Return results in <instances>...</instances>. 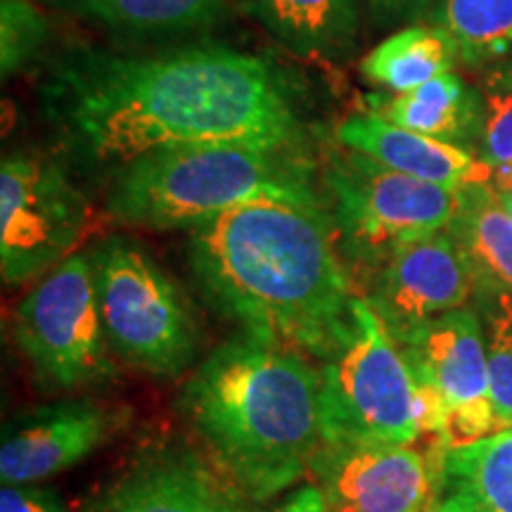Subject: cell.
Segmentation results:
<instances>
[{
	"label": "cell",
	"instance_id": "obj_1",
	"mask_svg": "<svg viewBox=\"0 0 512 512\" xmlns=\"http://www.w3.org/2000/svg\"><path fill=\"white\" fill-rule=\"evenodd\" d=\"M43 110L76 159L114 169L176 145L304 143L278 67L226 46L157 57L67 53L43 86Z\"/></svg>",
	"mask_w": 512,
	"mask_h": 512
},
{
	"label": "cell",
	"instance_id": "obj_2",
	"mask_svg": "<svg viewBox=\"0 0 512 512\" xmlns=\"http://www.w3.org/2000/svg\"><path fill=\"white\" fill-rule=\"evenodd\" d=\"M188 259L209 304L328 361L356 325V299L328 204L252 202L190 230Z\"/></svg>",
	"mask_w": 512,
	"mask_h": 512
},
{
	"label": "cell",
	"instance_id": "obj_3",
	"mask_svg": "<svg viewBox=\"0 0 512 512\" xmlns=\"http://www.w3.org/2000/svg\"><path fill=\"white\" fill-rule=\"evenodd\" d=\"M207 458L252 503L311 472L320 434V368L292 344L240 330L192 370L178 396Z\"/></svg>",
	"mask_w": 512,
	"mask_h": 512
},
{
	"label": "cell",
	"instance_id": "obj_4",
	"mask_svg": "<svg viewBox=\"0 0 512 512\" xmlns=\"http://www.w3.org/2000/svg\"><path fill=\"white\" fill-rule=\"evenodd\" d=\"M328 204L304 143L176 145L114 169L107 211L128 226L197 228L252 202Z\"/></svg>",
	"mask_w": 512,
	"mask_h": 512
},
{
	"label": "cell",
	"instance_id": "obj_5",
	"mask_svg": "<svg viewBox=\"0 0 512 512\" xmlns=\"http://www.w3.org/2000/svg\"><path fill=\"white\" fill-rule=\"evenodd\" d=\"M95 292L110 349L157 377L188 373L197 325L174 280L136 242L112 235L91 252Z\"/></svg>",
	"mask_w": 512,
	"mask_h": 512
},
{
	"label": "cell",
	"instance_id": "obj_6",
	"mask_svg": "<svg viewBox=\"0 0 512 512\" xmlns=\"http://www.w3.org/2000/svg\"><path fill=\"white\" fill-rule=\"evenodd\" d=\"M323 444H399L420 439L415 380L399 344L366 297L344 347L320 366Z\"/></svg>",
	"mask_w": 512,
	"mask_h": 512
},
{
	"label": "cell",
	"instance_id": "obj_7",
	"mask_svg": "<svg viewBox=\"0 0 512 512\" xmlns=\"http://www.w3.org/2000/svg\"><path fill=\"white\" fill-rule=\"evenodd\" d=\"M344 259L380 268L401 242L451 226L458 190L387 169L339 145L320 174Z\"/></svg>",
	"mask_w": 512,
	"mask_h": 512
},
{
	"label": "cell",
	"instance_id": "obj_8",
	"mask_svg": "<svg viewBox=\"0 0 512 512\" xmlns=\"http://www.w3.org/2000/svg\"><path fill=\"white\" fill-rule=\"evenodd\" d=\"M15 342L50 392H76L114 375L91 254L76 252L17 304Z\"/></svg>",
	"mask_w": 512,
	"mask_h": 512
},
{
	"label": "cell",
	"instance_id": "obj_9",
	"mask_svg": "<svg viewBox=\"0 0 512 512\" xmlns=\"http://www.w3.org/2000/svg\"><path fill=\"white\" fill-rule=\"evenodd\" d=\"M91 204L46 157L12 155L0 164V273L24 285L74 256L91 230Z\"/></svg>",
	"mask_w": 512,
	"mask_h": 512
},
{
	"label": "cell",
	"instance_id": "obj_10",
	"mask_svg": "<svg viewBox=\"0 0 512 512\" xmlns=\"http://www.w3.org/2000/svg\"><path fill=\"white\" fill-rule=\"evenodd\" d=\"M413 380L434 389L446 403L444 448L470 444L496 432L489 358L479 311L456 309L392 335Z\"/></svg>",
	"mask_w": 512,
	"mask_h": 512
},
{
	"label": "cell",
	"instance_id": "obj_11",
	"mask_svg": "<svg viewBox=\"0 0 512 512\" xmlns=\"http://www.w3.org/2000/svg\"><path fill=\"white\" fill-rule=\"evenodd\" d=\"M475 294L470 266L446 228L401 242L377 268L366 299L389 335H401L425 320L465 309Z\"/></svg>",
	"mask_w": 512,
	"mask_h": 512
},
{
	"label": "cell",
	"instance_id": "obj_12",
	"mask_svg": "<svg viewBox=\"0 0 512 512\" xmlns=\"http://www.w3.org/2000/svg\"><path fill=\"white\" fill-rule=\"evenodd\" d=\"M91 512H256L219 467L188 446H152L93 498Z\"/></svg>",
	"mask_w": 512,
	"mask_h": 512
},
{
	"label": "cell",
	"instance_id": "obj_13",
	"mask_svg": "<svg viewBox=\"0 0 512 512\" xmlns=\"http://www.w3.org/2000/svg\"><path fill=\"white\" fill-rule=\"evenodd\" d=\"M311 475L330 512H422L432 467L411 446L320 444Z\"/></svg>",
	"mask_w": 512,
	"mask_h": 512
},
{
	"label": "cell",
	"instance_id": "obj_14",
	"mask_svg": "<svg viewBox=\"0 0 512 512\" xmlns=\"http://www.w3.org/2000/svg\"><path fill=\"white\" fill-rule=\"evenodd\" d=\"M119 415L91 399H62L5 422L0 479L31 484L88 458L117 427Z\"/></svg>",
	"mask_w": 512,
	"mask_h": 512
},
{
	"label": "cell",
	"instance_id": "obj_15",
	"mask_svg": "<svg viewBox=\"0 0 512 512\" xmlns=\"http://www.w3.org/2000/svg\"><path fill=\"white\" fill-rule=\"evenodd\" d=\"M337 145L361 152L399 174L460 190L491 183L494 171L460 145L422 136L380 117L377 112L347 117L335 131Z\"/></svg>",
	"mask_w": 512,
	"mask_h": 512
},
{
	"label": "cell",
	"instance_id": "obj_16",
	"mask_svg": "<svg viewBox=\"0 0 512 512\" xmlns=\"http://www.w3.org/2000/svg\"><path fill=\"white\" fill-rule=\"evenodd\" d=\"M432 479L437 512H512V427L439 448Z\"/></svg>",
	"mask_w": 512,
	"mask_h": 512
},
{
	"label": "cell",
	"instance_id": "obj_17",
	"mask_svg": "<svg viewBox=\"0 0 512 512\" xmlns=\"http://www.w3.org/2000/svg\"><path fill=\"white\" fill-rule=\"evenodd\" d=\"M245 10L294 55L342 60L356 46V0H242Z\"/></svg>",
	"mask_w": 512,
	"mask_h": 512
},
{
	"label": "cell",
	"instance_id": "obj_18",
	"mask_svg": "<svg viewBox=\"0 0 512 512\" xmlns=\"http://www.w3.org/2000/svg\"><path fill=\"white\" fill-rule=\"evenodd\" d=\"M448 233L458 242L477 294H512V219L491 183L458 190V209Z\"/></svg>",
	"mask_w": 512,
	"mask_h": 512
},
{
	"label": "cell",
	"instance_id": "obj_19",
	"mask_svg": "<svg viewBox=\"0 0 512 512\" xmlns=\"http://www.w3.org/2000/svg\"><path fill=\"white\" fill-rule=\"evenodd\" d=\"M375 112L408 131L458 145L482 121V100L467 91L456 74L446 72L413 91L380 102Z\"/></svg>",
	"mask_w": 512,
	"mask_h": 512
},
{
	"label": "cell",
	"instance_id": "obj_20",
	"mask_svg": "<svg viewBox=\"0 0 512 512\" xmlns=\"http://www.w3.org/2000/svg\"><path fill=\"white\" fill-rule=\"evenodd\" d=\"M460 60L453 38L439 27H406L384 38L361 62V74L396 95L451 72Z\"/></svg>",
	"mask_w": 512,
	"mask_h": 512
},
{
	"label": "cell",
	"instance_id": "obj_21",
	"mask_svg": "<svg viewBox=\"0 0 512 512\" xmlns=\"http://www.w3.org/2000/svg\"><path fill=\"white\" fill-rule=\"evenodd\" d=\"M230 0H53L60 10L133 34L204 29L226 15Z\"/></svg>",
	"mask_w": 512,
	"mask_h": 512
},
{
	"label": "cell",
	"instance_id": "obj_22",
	"mask_svg": "<svg viewBox=\"0 0 512 512\" xmlns=\"http://www.w3.org/2000/svg\"><path fill=\"white\" fill-rule=\"evenodd\" d=\"M437 22L472 67L512 50V0H441Z\"/></svg>",
	"mask_w": 512,
	"mask_h": 512
},
{
	"label": "cell",
	"instance_id": "obj_23",
	"mask_svg": "<svg viewBox=\"0 0 512 512\" xmlns=\"http://www.w3.org/2000/svg\"><path fill=\"white\" fill-rule=\"evenodd\" d=\"M479 100V159L494 171L491 185L508 192L512 188V60L491 69Z\"/></svg>",
	"mask_w": 512,
	"mask_h": 512
},
{
	"label": "cell",
	"instance_id": "obj_24",
	"mask_svg": "<svg viewBox=\"0 0 512 512\" xmlns=\"http://www.w3.org/2000/svg\"><path fill=\"white\" fill-rule=\"evenodd\" d=\"M482 302L486 358H489L491 401L496 432L512 427V294L494 292L477 297Z\"/></svg>",
	"mask_w": 512,
	"mask_h": 512
},
{
	"label": "cell",
	"instance_id": "obj_25",
	"mask_svg": "<svg viewBox=\"0 0 512 512\" xmlns=\"http://www.w3.org/2000/svg\"><path fill=\"white\" fill-rule=\"evenodd\" d=\"M48 22L31 0L0 3V67L3 76L17 74L41 53Z\"/></svg>",
	"mask_w": 512,
	"mask_h": 512
},
{
	"label": "cell",
	"instance_id": "obj_26",
	"mask_svg": "<svg viewBox=\"0 0 512 512\" xmlns=\"http://www.w3.org/2000/svg\"><path fill=\"white\" fill-rule=\"evenodd\" d=\"M0 512H67L62 498L31 484H8L0 491Z\"/></svg>",
	"mask_w": 512,
	"mask_h": 512
},
{
	"label": "cell",
	"instance_id": "obj_27",
	"mask_svg": "<svg viewBox=\"0 0 512 512\" xmlns=\"http://www.w3.org/2000/svg\"><path fill=\"white\" fill-rule=\"evenodd\" d=\"M271 512H330L328 503H325L323 491L316 484H304L302 489L294 491L292 496H287L278 508Z\"/></svg>",
	"mask_w": 512,
	"mask_h": 512
},
{
	"label": "cell",
	"instance_id": "obj_28",
	"mask_svg": "<svg viewBox=\"0 0 512 512\" xmlns=\"http://www.w3.org/2000/svg\"><path fill=\"white\" fill-rule=\"evenodd\" d=\"M420 3L422 0H368L370 10H373L377 17L389 19V22L408 15V12H413Z\"/></svg>",
	"mask_w": 512,
	"mask_h": 512
},
{
	"label": "cell",
	"instance_id": "obj_29",
	"mask_svg": "<svg viewBox=\"0 0 512 512\" xmlns=\"http://www.w3.org/2000/svg\"><path fill=\"white\" fill-rule=\"evenodd\" d=\"M501 200H503L505 209H508V214H510V219H512V188L508 192H501Z\"/></svg>",
	"mask_w": 512,
	"mask_h": 512
},
{
	"label": "cell",
	"instance_id": "obj_30",
	"mask_svg": "<svg viewBox=\"0 0 512 512\" xmlns=\"http://www.w3.org/2000/svg\"><path fill=\"white\" fill-rule=\"evenodd\" d=\"M427 512H437V510H434V508H430V510H427Z\"/></svg>",
	"mask_w": 512,
	"mask_h": 512
}]
</instances>
